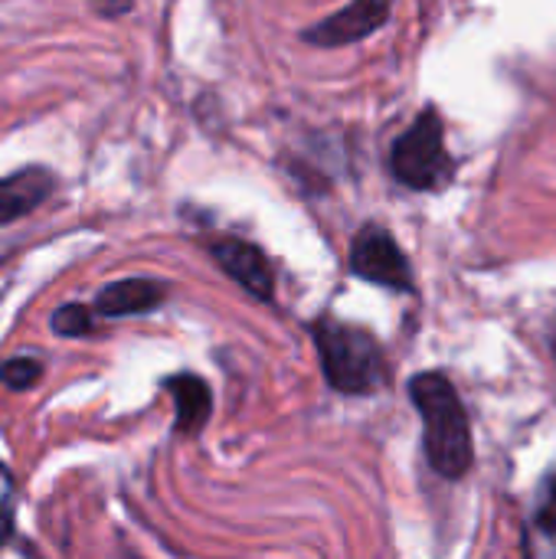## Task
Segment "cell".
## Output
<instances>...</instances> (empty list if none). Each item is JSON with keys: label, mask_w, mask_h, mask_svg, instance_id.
<instances>
[{"label": "cell", "mask_w": 556, "mask_h": 559, "mask_svg": "<svg viewBox=\"0 0 556 559\" xmlns=\"http://www.w3.org/2000/svg\"><path fill=\"white\" fill-rule=\"evenodd\" d=\"M410 396L426 426V455L442 478H462L472 468V429L456 383L446 373H416Z\"/></svg>", "instance_id": "6da1fadb"}, {"label": "cell", "mask_w": 556, "mask_h": 559, "mask_svg": "<svg viewBox=\"0 0 556 559\" xmlns=\"http://www.w3.org/2000/svg\"><path fill=\"white\" fill-rule=\"evenodd\" d=\"M311 334L321 354L324 377L338 393L364 396L387 383V357L370 331L321 318L315 321Z\"/></svg>", "instance_id": "7a4b0ae2"}, {"label": "cell", "mask_w": 556, "mask_h": 559, "mask_svg": "<svg viewBox=\"0 0 556 559\" xmlns=\"http://www.w3.org/2000/svg\"><path fill=\"white\" fill-rule=\"evenodd\" d=\"M393 177L410 190H439L452 180V157L442 144V118L426 108L390 151Z\"/></svg>", "instance_id": "3957f363"}, {"label": "cell", "mask_w": 556, "mask_h": 559, "mask_svg": "<svg viewBox=\"0 0 556 559\" xmlns=\"http://www.w3.org/2000/svg\"><path fill=\"white\" fill-rule=\"evenodd\" d=\"M351 269H354L357 278L383 285V288H397V292L413 288L410 262H406L403 249L397 246V239L383 226H364L354 236V242H351Z\"/></svg>", "instance_id": "277c9868"}, {"label": "cell", "mask_w": 556, "mask_h": 559, "mask_svg": "<svg viewBox=\"0 0 556 559\" xmlns=\"http://www.w3.org/2000/svg\"><path fill=\"white\" fill-rule=\"evenodd\" d=\"M390 16V0H354L344 10H338L334 16L315 23L305 29V43L315 46H344V43H357L370 33H377Z\"/></svg>", "instance_id": "5b68a950"}, {"label": "cell", "mask_w": 556, "mask_h": 559, "mask_svg": "<svg viewBox=\"0 0 556 559\" xmlns=\"http://www.w3.org/2000/svg\"><path fill=\"white\" fill-rule=\"evenodd\" d=\"M210 252L220 262V269L233 282H239L252 298H259V301H269L272 298V292H275L272 265H269V259L252 242H242V239H216L210 246Z\"/></svg>", "instance_id": "8992f818"}, {"label": "cell", "mask_w": 556, "mask_h": 559, "mask_svg": "<svg viewBox=\"0 0 556 559\" xmlns=\"http://www.w3.org/2000/svg\"><path fill=\"white\" fill-rule=\"evenodd\" d=\"M56 187V177L46 167H26L0 180V226L33 213Z\"/></svg>", "instance_id": "52a82bcc"}, {"label": "cell", "mask_w": 556, "mask_h": 559, "mask_svg": "<svg viewBox=\"0 0 556 559\" xmlns=\"http://www.w3.org/2000/svg\"><path fill=\"white\" fill-rule=\"evenodd\" d=\"M164 285L151 278H125L115 285H105L95 295V314L102 318H128V314H144L154 311L164 301Z\"/></svg>", "instance_id": "ba28073f"}, {"label": "cell", "mask_w": 556, "mask_h": 559, "mask_svg": "<svg viewBox=\"0 0 556 559\" xmlns=\"http://www.w3.org/2000/svg\"><path fill=\"white\" fill-rule=\"evenodd\" d=\"M167 393H174V403H177V432L184 436H193L203 429V423L210 419V390L200 377L193 373H180V377H170L164 383Z\"/></svg>", "instance_id": "9c48e42d"}, {"label": "cell", "mask_w": 556, "mask_h": 559, "mask_svg": "<svg viewBox=\"0 0 556 559\" xmlns=\"http://www.w3.org/2000/svg\"><path fill=\"white\" fill-rule=\"evenodd\" d=\"M524 547L531 554H544V557H556V475L547 481V491L528 524V537Z\"/></svg>", "instance_id": "30bf717a"}, {"label": "cell", "mask_w": 556, "mask_h": 559, "mask_svg": "<svg viewBox=\"0 0 556 559\" xmlns=\"http://www.w3.org/2000/svg\"><path fill=\"white\" fill-rule=\"evenodd\" d=\"M95 328V308L85 305H62L52 311V331L59 337H82Z\"/></svg>", "instance_id": "8fae6325"}, {"label": "cell", "mask_w": 556, "mask_h": 559, "mask_svg": "<svg viewBox=\"0 0 556 559\" xmlns=\"http://www.w3.org/2000/svg\"><path fill=\"white\" fill-rule=\"evenodd\" d=\"M39 360H33V357H16V360H7L3 367H0V377H3V383L10 386V390H29L36 380H39Z\"/></svg>", "instance_id": "7c38bea8"}, {"label": "cell", "mask_w": 556, "mask_h": 559, "mask_svg": "<svg viewBox=\"0 0 556 559\" xmlns=\"http://www.w3.org/2000/svg\"><path fill=\"white\" fill-rule=\"evenodd\" d=\"M13 504H16V485H13V475L7 472V465L0 462V547L13 534Z\"/></svg>", "instance_id": "4fadbf2b"}, {"label": "cell", "mask_w": 556, "mask_h": 559, "mask_svg": "<svg viewBox=\"0 0 556 559\" xmlns=\"http://www.w3.org/2000/svg\"><path fill=\"white\" fill-rule=\"evenodd\" d=\"M98 7H121V10H128L131 7V0H98ZM108 16H115L118 10H105Z\"/></svg>", "instance_id": "5bb4252c"}, {"label": "cell", "mask_w": 556, "mask_h": 559, "mask_svg": "<svg viewBox=\"0 0 556 559\" xmlns=\"http://www.w3.org/2000/svg\"><path fill=\"white\" fill-rule=\"evenodd\" d=\"M551 347H554V360H556V328H554V341H551Z\"/></svg>", "instance_id": "9a60e30c"}]
</instances>
